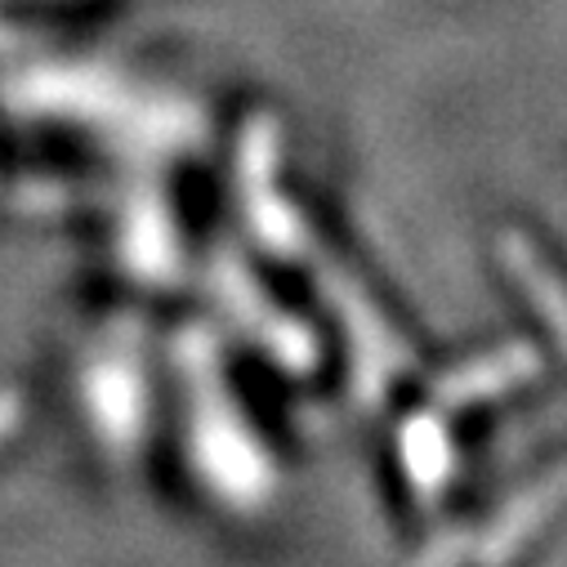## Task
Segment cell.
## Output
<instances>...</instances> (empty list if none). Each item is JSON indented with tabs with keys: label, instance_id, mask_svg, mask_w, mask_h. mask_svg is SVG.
Segmentation results:
<instances>
[{
	"label": "cell",
	"instance_id": "1",
	"mask_svg": "<svg viewBox=\"0 0 567 567\" xmlns=\"http://www.w3.org/2000/svg\"><path fill=\"white\" fill-rule=\"evenodd\" d=\"M327 296L344 318V331L358 349V389L362 398H375V384L389 380L402 367V344L389 336V327L375 318V309L362 300V291L336 268H327Z\"/></svg>",
	"mask_w": 567,
	"mask_h": 567
},
{
	"label": "cell",
	"instance_id": "2",
	"mask_svg": "<svg viewBox=\"0 0 567 567\" xmlns=\"http://www.w3.org/2000/svg\"><path fill=\"white\" fill-rule=\"evenodd\" d=\"M536 371H540L536 349H532V344H509V349H501V353H492V358H478V362H470V367L443 375L439 389H434V398H439L443 406H465V402L505 393L509 384H518V380H527V375H536Z\"/></svg>",
	"mask_w": 567,
	"mask_h": 567
},
{
	"label": "cell",
	"instance_id": "3",
	"mask_svg": "<svg viewBox=\"0 0 567 567\" xmlns=\"http://www.w3.org/2000/svg\"><path fill=\"white\" fill-rule=\"evenodd\" d=\"M501 259H505V268L514 272V281L523 287V296L540 309V318L549 322L554 340L567 353V287L554 277V268L536 255V246L527 237H518V233H505L501 237Z\"/></svg>",
	"mask_w": 567,
	"mask_h": 567
},
{
	"label": "cell",
	"instance_id": "4",
	"mask_svg": "<svg viewBox=\"0 0 567 567\" xmlns=\"http://www.w3.org/2000/svg\"><path fill=\"white\" fill-rule=\"evenodd\" d=\"M272 148V125L268 121H255V130H250V166H246V175H250V206H255V224H259V233L272 241V250H300V219L287 210V206H272V197H268V188H264V179H259V162H264V153Z\"/></svg>",
	"mask_w": 567,
	"mask_h": 567
},
{
	"label": "cell",
	"instance_id": "5",
	"mask_svg": "<svg viewBox=\"0 0 567 567\" xmlns=\"http://www.w3.org/2000/svg\"><path fill=\"white\" fill-rule=\"evenodd\" d=\"M567 496V470H558V474H549L536 492H527V496H518L505 514H501V523L492 527V536H487V545H483V558H505V554H514L518 549V540L558 505Z\"/></svg>",
	"mask_w": 567,
	"mask_h": 567
},
{
	"label": "cell",
	"instance_id": "6",
	"mask_svg": "<svg viewBox=\"0 0 567 567\" xmlns=\"http://www.w3.org/2000/svg\"><path fill=\"white\" fill-rule=\"evenodd\" d=\"M402 456L420 492H439V483L447 478V443L434 420H411V430L402 439Z\"/></svg>",
	"mask_w": 567,
	"mask_h": 567
}]
</instances>
